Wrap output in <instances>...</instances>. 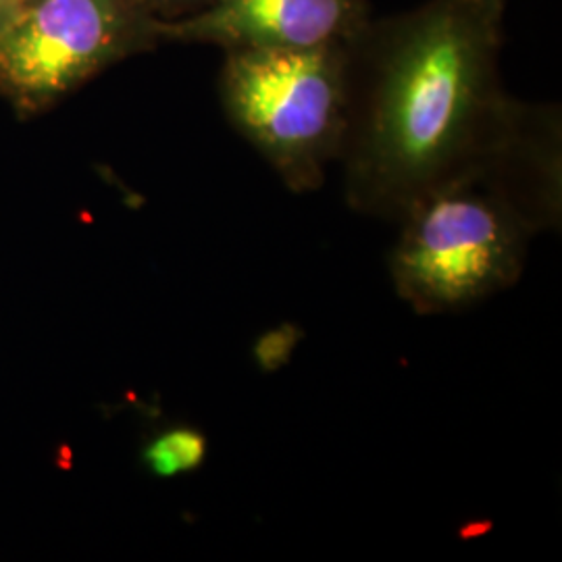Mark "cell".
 Returning <instances> with one entry per match:
<instances>
[{"label": "cell", "mask_w": 562, "mask_h": 562, "mask_svg": "<svg viewBox=\"0 0 562 562\" xmlns=\"http://www.w3.org/2000/svg\"><path fill=\"white\" fill-rule=\"evenodd\" d=\"M504 0H427L350 42V113L338 162L350 209L383 222L480 171L521 117L498 59Z\"/></svg>", "instance_id": "cell-1"}, {"label": "cell", "mask_w": 562, "mask_h": 562, "mask_svg": "<svg viewBox=\"0 0 562 562\" xmlns=\"http://www.w3.org/2000/svg\"><path fill=\"white\" fill-rule=\"evenodd\" d=\"M390 255L396 294L419 315L475 306L522 276L536 220L480 176L425 194L401 217Z\"/></svg>", "instance_id": "cell-2"}, {"label": "cell", "mask_w": 562, "mask_h": 562, "mask_svg": "<svg viewBox=\"0 0 562 562\" xmlns=\"http://www.w3.org/2000/svg\"><path fill=\"white\" fill-rule=\"evenodd\" d=\"M350 44L225 53L220 97L241 138L288 190H319L338 162L350 113Z\"/></svg>", "instance_id": "cell-3"}, {"label": "cell", "mask_w": 562, "mask_h": 562, "mask_svg": "<svg viewBox=\"0 0 562 562\" xmlns=\"http://www.w3.org/2000/svg\"><path fill=\"white\" fill-rule=\"evenodd\" d=\"M132 0H27L0 27V92L38 113L115 60L157 44Z\"/></svg>", "instance_id": "cell-4"}, {"label": "cell", "mask_w": 562, "mask_h": 562, "mask_svg": "<svg viewBox=\"0 0 562 562\" xmlns=\"http://www.w3.org/2000/svg\"><path fill=\"white\" fill-rule=\"evenodd\" d=\"M373 20L367 0H217L180 20H155L157 41L238 50H319L355 41Z\"/></svg>", "instance_id": "cell-5"}, {"label": "cell", "mask_w": 562, "mask_h": 562, "mask_svg": "<svg viewBox=\"0 0 562 562\" xmlns=\"http://www.w3.org/2000/svg\"><path fill=\"white\" fill-rule=\"evenodd\" d=\"M206 452L209 442L201 429L176 425L162 429L146 442L142 462L153 475L169 480L201 469L202 462L206 461Z\"/></svg>", "instance_id": "cell-6"}, {"label": "cell", "mask_w": 562, "mask_h": 562, "mask_svg": "<svg viewBox=\"0 0 562 562\" xmlns=\"http://www.w3.org/2000/svg\"><path fill=\"white\" fill-rule=\"evenodd\" d=\"M304 331L296 323L283 322L269 327L252 344V361L262 373H278L292 361Z\"/></svg>", "instance_id": "cell-7"}, {"label": "cell", "mask_w": 562, "mask_h": 562, "mask_svg": "<svg viewBox=\"0 0 562 562\" xmlns=\"http://www.w3.org/2000/svg\"><path fill=\"white\" fill-rule=\"evenodd\" d=\"M136 7L155 20H180L213 7L217 0H132Z\"/></svg>", "instance_id": "cell-8"}, {"label": "cell", "mask_w": 562, "mask_h": 562, "mask_svg": "<svg viewBox=\"0 0 562 562\" xmlns=\"http://www.w3.org/2000/svg\"><path fill=\"white\" fill-rule=\"evenodd\" d=\"M25 2L27 0H0V27L11 20L13 15H18V11H20Z\"/></svg>", "instance_id": "cell-9"}]
</instances>
